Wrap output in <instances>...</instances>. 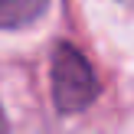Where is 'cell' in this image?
<instances>
[{
  "label": "cell",
  "instance_id": "cell-1",
  "mask_svg": "<svg viewBox=\"0 0 134 134\" xmlns=\"http://www.w3.org/2000/svg\"><path fill=\"white\" fill-rule=\"evenodd\" d=\"M95 72L75 46L62 43L52 52V98L59 111H82L95 102Z\"/></svg>",
  "mask_w": 134,
  "mask_h": 134
},
{
  "label": "cell",
  "instance_id": "cell-2",
  "mask_svg": "<svg viewBox=\"0 0 134 134\" xmlns=\"http://www.w3.org/2000/svg\"><path fill=\"white\" fill-rule=\"evenodd\" d=\"M49 0H0V30H20L43 16Z\"/></svg>",
  "mask_w": 134,
  "mask_h": 134
},
{
  "label": "cell",
  "instance_id": "cell-3",
  "mask_svg": "<svg viewBox=\"0 0 134 134\" xmlns=\"http://www.w3.org/2000/svg\"><path fill=\"white\" fill-rule=\"evenodd\" d=\"M0 134H7V118H3V111H0Z\"/></svg>",
  "mask_w": 134,
  "mask_h": 134
},
{
  "label": "cell",
  "instance_id": "cell-4",
  "mask_svg": "<svg viewBox=\"0 0 134 134\" xmlns=\"http://www.w3.org/2000/svg\"><path fill=\"white\" fill-rule=\"evenodd\" d=\"M121 3H124V7H131V10H134V0H121Z\"/></svg>",
  "mask_w": 134,
  "mask_h": 134
}]
</instances>
